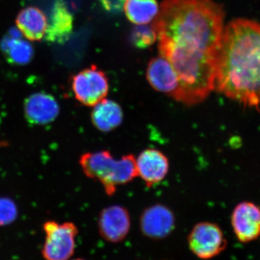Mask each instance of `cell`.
I'll list each match as a JSON object with an SVG mask.
<instances>
[{
	"label": "cell",
	"mask_w": 260,
	"mask_h": 260,
	"mask_svg": "<svg viewBox=\"0 0 260 260\" xmlns=\"http://www.w3.org/2000/svg\"><path fill=\"white\" fill-rule=\"evenodd\" d=\"M225 17L213 0H165L152 28L160 55L177 73L173 99L188 106L205 101L215 88L217 56Z\"/></svg>",
	"instance_id": "obj_1"
},
{
	"label": "cell",
	"mask_w": 260,
	"mask_h": 260,
	"mask_svg": "<svg viewBox=\"0 0 260 260\" xmlns=\"http://www.w3.org/2000/svg\"><path fill=\"white\" fill-rule=\"evenodd\" d=\"M215 88L245 107H260V23L236 19L223 29Z\"/></svg>",
	"instance_id": "obj_2"
},
{
	"label": "cell",
	"mask_w": 260,
	"mask_h": 260,
	"mask_svg": "<svg viewBox=\"0 0 260 260\" xmlns=\"http://www.w3.org/2000/svg\"><path fill=\"white\" fill-rule=\"evenodd\" d=\"M79 164L85 175L99 181L109 196L138 177L136 158L132 154L115 159L109 150L88 152L80 157Z\"/></svg>",
	"instance_id": "obj_3"
},
{
	"label": "cell",
	"mask_w": 260,
	"mask_h": 260,
	"mask_svg": "<svg viewBox=\"0 0 260 260\" xmlns=\"http://www.w3.org/2000/svg\"><path fill=\"white\" fill-rule=\"evenodd\" d=\"M45 240L42 249L45 260H69L76 248L78 227L72 222L47 220L43 224Z\"/></svg>",
	"instance_id": "obj_4"
},
{
	"label": "cell",
	"mask_w": 260,
	"mask_h": 260,
	"mask_svg": "<svg viewBox=\"0 0 260 260\" xmlns=\"http://www.w3.org/2000/svg\"><path fill=\"white\" fill-rule=\"evenodd\" d=\"M70 84L75 99L85 107H94L106 99L109 93L107 75L95 65L73 75Z\"/></svg>",
	"instance_id": "obj_5"
},
{
	"label": "cell",
	"mask_w": 260,
	"mask_h": 260,
	"mask_svg": "<svg viewBox=\"0 0 260 260\" xmlns=\"http://www.w3.org/2000/svg\"><path fill=\"white\" fill-rule=\"evenodd\" d=\"M187 242L192 254L204 260L218 256L226 249L228 245L222 229L216 223L211 222L196 224L188 235Z\"/></svg>",
	"instance_id": "obj_6"
},
{
	"label": "cell",
	"mask_w": 260,
	"mask_h": 260,
	"mask_svg": "<svg viewBox=\"0 0 260 260\" xmlns=\"http://www.w3.org/2000/svg\"><path fill=\"white\" fill-rule=\"evenodd\" d=\"M175 225V215L164 205H151L140 215V231L143 236L153 240L166 239L174 232Z\"/></svg>",
	"instance_id": "obj_7"
},
{
	"label": "cell",
	"mask_w": 260,
	"mask_h": 260,
	"mask_svg": "<svg viewBox=\"0 0 260 260\" xmlns=\"http://www.w3.org/2000/svg\"><path fill=\"white\" fill-rule=\"evenodd\" d=\"M131 227L129 211L120 205H112L102 210L98 220L101 237L112 244L123 242L127 237Z\"/></svg>",
	"instance_id": "obj_8"
},
{
	"label": "cell",
	"mask_w": 260,
	"mask_h": 260,
	"mask_svg": "<svg viewBox=\"0 0 260 260\" xmlns=\"http://www.w3.org/2000/svg\"><path fill=\"white\" fill-rule=\"evenodd\" d=\"M232 225L236 237L242 243L256 240L260 236V208L254 203L243 202L232 214Z\"/></svg>",
	"instance_id": "obj_9"
},
{
	"label": "cell",
	"mask_w": 260,
	"mask_h": 260,
	"mask_svg": "<svg viewBox=\"0 0 260 260\" xmlns=\"http://www.w3.org/2000/svg\"><path fill=\"white\" fill-rule=\"evenodd\" d=\"M24 116L29 124L43 126L55 120L60 112L59 104L51 94L39 92L25 99Z\"/></svg>",
	"instance_id": "obj_10"
},
{
	"label": "cell",
	"mask_w": 260,
	"mask_h": 260,
	"mask_svg": "<svg viewBox=\"0 0 260 260\" xmlns=\"http://www.w3.org/2000/svg\"><path fill=\"white\" fill-rule=\"evenodd\" d=\"M136 169L138 176L147 186L152 187L167 177L169 171V159L160 150L145 149L136 158Z\"/></svg>",
	"instance_id": "obj_11"
},
{
	"label": "cell",
	"mask_w": 260,
	"mask_h": 260,
	"mask_svg": "<svg viewBox=\"0 0 260 260\" xmlns=\"http://www.w3.org/2000/svg\"><path fill=\"white\" fill-rule=\"evenodd\" d=\"M146 78L150 86L160 93L174 98L179 87L177 73L172 65L160 55L150 61L147 68Z\"/></svg>",
	"instance_id": "obj_12"
},
{
	"label": "cell",
	"mask_w": 260,
	"mask_h": 260,
	"mask_svg": "<svg viewBox=\"0 0 260 260\" xmlns=\"http://www.w3.org/2000/svg\"><path fill=\"white\" fill-rule=\"evenodd\" d=\"M73 29V16L63 0H56L48 20L45 40L63 44L69 39Z\"/></svg>",
	"instance_id": "obj_13"
},
{
	"label": "cell",
	"mask_w": 260,
	"mask_h": 260,
	"mask_svg": "<svg viewBox=\"0 0 260 260\" xmlns=\"http://www.w3.org/2000/svg\"><path fill=\"white\" fill-rule=\"evenodd\" d=\"M19 31L32 42H39L45 37L48 18L40 8L30 6L19 12L15 20Z\"/></svg>",
	"instance_id": "obj_14"
},
{
	"label": "cell",
	"mask_w": 260,
	"mask_h": 260,
	"mask_svg": "<svg viewBox=\"0 0 260 260\" xmlns=\"http://www.w3.org/2000/svg\"><path fill=\"white\" fill-rule=\"evenodd\" d=\"M123 118L124 114L121 106L107 99L94 106L90 113L92 124L102 133H109L119 127Z\"/></svg>",
	"instance_id": "obj_15"
},
{
	"label": "cell",
	"mask_w": 260,
	"mask_h": 260,
	"mask_svg": "<svg viewBox=\"0 0 260 260\" xmlns=\"http://www.w3.org/2000/svg\"><path fill=\"white\" fill-rule=\"evenodd\" d=\"M1 49L5 54L7 61L10 64L25 65L32 60L34 51L31 44L22 40L13 32L5 37L1 43Z\"/></svg>",
	"instance_id": "obj_16"
},
{
	"label": "cell",
	"mask_w": 260,
	"mask_h": 260,
	"mask_svg": "<svg viewBox=\"0 0 260 260\" xmlns=\"http://www.w3.org/2000/svg\"><path fill=\"white\" fill-rule=\"evenodd\" d=\"M124 8L128 20L137 25L150 23L159 11L157 0H126Z\"/></svg>",
	"instance_id": "obj_17"
},
{
	"label": "cell",
	"mask_w": 260,
	"mask_h": 260,
	"mask_svg": "<svg viewBox=\"0 0 260 260\" xmlns=\"http://www.w3.org/2000/svg\"><path fill=\"white\" fill-rule=\"evenodd\" d=\"M156 39V32L154 29L145 25L135 27L130 32V42L138 49H144L151 47Z\"/></svg>",
	"instance_id": "obj_18"
},
{
	"label": "cell",
	"mask_w": 260,
	"mask_h": 260,
	"mask_svg": "<svg viewBox=\"0 0 260 260\" xmlns=\"http://www.w3.org/2000/svg\"><path fill=\"white\" fill-rule=\"evenodd\" d=\"M18 207L9 198H0V226H6L14 223L18 218Z\"/></svg>",
	"instance_id": "obj_19"
},
{
	"label": "cell",
	"mask_w": 260,
	"mask_h": 260,
	"mask_svg": "<svg viewBox=\"0 0 260 260\" xmlns=\"http://www.w3.org/2000/svg\"><path fill=\"white\" fill-rule=\"evenodd\" d=\"M103 9L112 14H118L124 9L126 0H99Z\"/></svg>",
	"instance_id": "obj_20"
},
{
	"label": "cell",
	"mask_w": 260,
	"mask_h": 260,
	"mask_svg": "<svg viewBox=\"0 0 260 260\" xmlns=\"http://www.w3.org/2000/svg\"><path fill=\"white\" fill-rule=\"evenodd\" d=\"M8 143L5 140H0V148L8 146Z\"/></svg>",
	"instance_id": "obj_21"
},
{
	"label": "cell",
	"mask_w": 260,
	"mask_h": 260,
	"mask_svg": "<svg viewBox=\"0 0 260 260\" xmlns=\"http://www.w3.org/2000/svg\"><path fill=\"white\" fill-rule=\"evenodd\" d=\"M71 260H85V259H81V258H77V259H71Z\"/></svg>",
	"instance_id": "obj_22"
}]
</instances>
